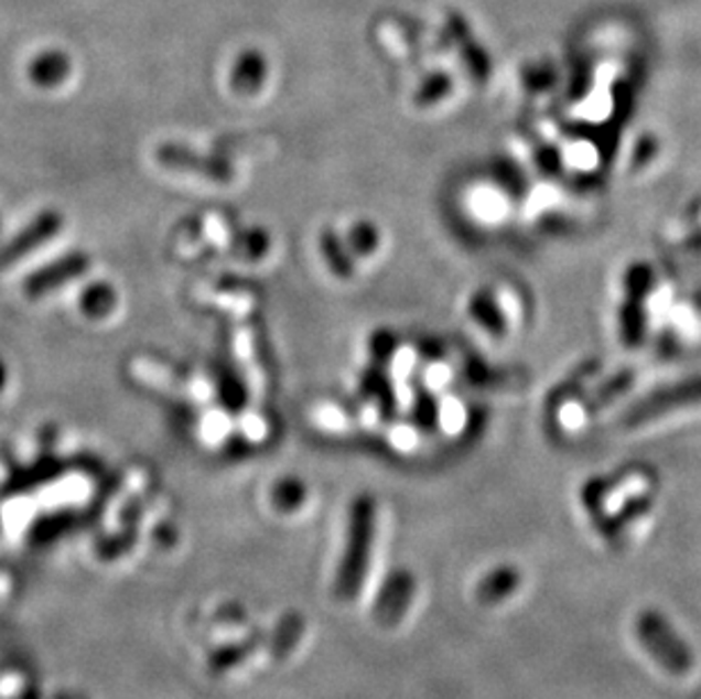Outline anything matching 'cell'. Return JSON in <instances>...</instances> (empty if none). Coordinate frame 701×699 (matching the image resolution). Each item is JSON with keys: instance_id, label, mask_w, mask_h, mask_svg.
<instances>
[{"instance_id": "1", "label": "cell", "mask_w": 701, "mask_h": 699, "mask_svg": "<svg viewBox=\"0 0 701 699\" xmlns=\"http://www.w3.org/2000/svg\"><path fill=\"white\" fill-rule=\"evenodd\" d=\"M375 536V504L370 497H359L349 516V531H347V548L338 570L336 593L343 600H353L364 584V577L368 570L370 546Z\"/></svg>"}, {"instance_id": "2", "label": "cell", "mask_w": 701, "mask_h": 699, "mask_svg": "<svg viewBox=\"0 0 701 699\" xmlns=\"http://www.w3.org/2000/svg\"><path fill=\"white\" fill-rule=\"evenodd\" d=\"M636 632L645 649L656 658L666 670L675 675H686L692 668V654L679 641L668 620L656 611H643L638 615Z\"/></svg>"}, {"instance_id": "3", "label": "cell", "mask_w": 701, "mask_h": 699, "mask_svg": "<svg viewBox=\"0 0 701 699\" xmlns=\"http://www.w3.org/2000/svg\"><path fill=\"white\" fill-rule=\"evenodd\" d=\"M158 160L166 169L196 173L201 178L216 180V182H229L234 178V171L227 162H223L218 158H209V154H203V152H193V150H188L184 146H175V143H164L162 148H158Z\"/></svg>"}, {"instance_id": "4", "label": "cell", "mask_w": 701, "mask_h": 699, "mask_svg": "<svg viewBox=\"0 0 701 699\" xmlns=\"http://www.w3.org/2000/svg\"><path fill=\"white\" fill-rule=\"evenodd\" d=\"M416 595V579L407 570H398L386 579L375 604V620L381 627H396L411 606Z\"/></svg>"}, {"instance_id": "5", "label": "cell", "mask_w": 701, "mask_h": 699, "mask_svg": "<svg viewBox=\"0 0 701 699\" xmlns=\"http://www.w3.org/2000/svg\"><path fill=\"white\" fill-rule=\"evenodd\" d=\"M89 268V257L83 255V252H73V255H66L48 266H44L42 270H36V273L25 282V293L32 295V298H39L44 295L75 278H80L85 270Z\"/></svg>"}, {"instance_id": "6", "label": "cell", "mask_w": 701, "mask_h": 699, "mask_svg": "<svg viewBox=\"0 0 701 699\" xmlns=\"http://www.w3.org/2000/svg\"><path fill=\"white\" fill-rule=\"evenodd\" d=\"M62 227V216L55 212H46L39 216L32 225H28L21 235L0 252V266H10L12 261H19L28 252L36 250L39 246H44L48 239H53Z\"/></svg>"}, {"instance_id": "7", "label": "cell", "mask_w": 701, "mask_h": 699, "mask_svg": "<svg viewBox=\"0 0 701 699\" xmlns=\"http://www.w3.org/2000/svg\"><path fill=\"white\" fill-rule=\"evenodd\" d=\"M694 402H701V375L699 377H692L688 381H683L681 386L677 388H670V391L666 394H658L654 396L651 400H647L645 405H640L634 413H629V422L632 424H638V422H645L647 418H656L660 413L666 411H675L679 407H686V405H694Z\"/></svg>"}, {"instance_id": "8", "label": "cell", "mask_w": 701, "mask_h": 699, "mask_svg": "<svg viewBox=\"0 0 701 699\" xmlns=\"http://www.w3.org/2000/svg\"><path fill=\"white\" fill-rule=\"evenodd\" d=\"M518 587H520V572L511 566H502L482 579V584L477 587V600L482 604L493 606L514 595Z\"/></svg>"}, {"instance_id": "9", "label": "cell", "mask_w": 701, "mask_h": 699, "mask_svg": "<svg viewBox=\"0 0 701 699\" xmlns=\"http://www.w3.org/2000/svg\"><path fill=\"white\" fill-rule=\"evenodd\" d=\"M68 71H71V62L60 51H46L42 55H36L28 68L30 80L39 87H55L64 83Z\"/></svg>"}, {"instance_id": "10", "label": "cell", "mask_w": 701, "mask_h": 699, "mask_svg": "<svg viewBox=\"0 0 701 699\" xmlns=\"http://www.w3.org/2000/svg\"><path fill=\"white\" fill-rule=\"evenodd\" d=\"M266 77V60L257 51H246L239 55L231 71V87L241 94H252L261 87Z\"/></svg>"}, {"instance_id": "11", "label": "cell", "mask_w": 701, "mask_h": 699, "mask_svg": "<svg viewBox=\"0 0 701 699\" xmlns=\"http://www.w3.org/2000/svg\"><path fill=\"white\" fill-rule=\"evenodd\" d=\"M116 304V295H114V289L109 284H91L85 293H83V300H80V307L83 312L91 319H103L107 316L111 309Z\"/></svg>"}]
</instances>
